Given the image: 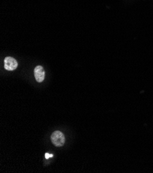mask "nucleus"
I'll use <instances>...</instances> for the list:
<instances>
[{
	"instance_id": "f257e3e1",
	"label": "nucleus",
	"mask_w": 153,
	"mask_h": 173,
	"mask_svg": "<svg viewBox=\"0 0 153 173\" xmlns=\"http://www.w3.org/2000/svg\"><path fill=\"white\" fill-rule=\"evenodd\" d=\"M51 140L54 145L57 147L63 146L65 141V136L61 131L54 132L51 136Z\"/></svg>"
},
{
	"instance_id": "f03ea898",
	"label": "nucleus",
	"mask_w": 153,
	"mask_h": 173,
	"mask_svg": "<svg viewBox=\"0 0 153 173\" xmlns=\"http://www.w3.org/2000/svg\"><path fill=\"white\" fill-rule=\"evenodd\" d=\"M18 66V63L15 59L11 57H7L4 59V68L7 70H14Z\"/></svg>"
},
{
	"instance_id": "7ed1b4c3",
	"label": "nucleus",
	"mask_w": 153,
	"mask_h": 173,
	"mask_svg": "<svg viewBox=\"0 0 153 173\" xmlns=\"http://www.w3.org/2000/svg\"><path fill=\"white\" fill-rule=\"evenodd\" d=\"M34 77L37 82H42L45 78V70L41 66H37L34 68Z\"/></svg>"
},
{
	"instance_id": "20e7f679",
	"label": "nucleus",
	"mask_w": 153,
	"mask_h": 173,
	"mask_svg": "<svg viewBox=\"0 0 153 173\" xmlns=\"http://www.w3.org/2000/svg\"><path fill=\"white\" fill-rule=\"evenodd\" d=\"M53 155H54V154H48V153H45V158L47 159H49L50 157H52Z\"/></svg>"
}]
</instances>
